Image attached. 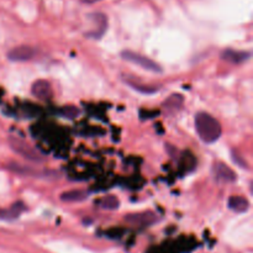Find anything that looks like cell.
Listing matches in <instances>:
<instances>
[{"label": "cell", "instance_id": "cell-1", "mask_svg": "<svg viewBox=\"0 0 253 253\" xmlns=\"http://www.w3.org/2000/svg\"><path fill=\"white\" fill-rule=\"evenodd\" d=\"M195 128L199 137L205 143H214L222 133L221 125L212 115L208 113H199L195 116Z\"/></svg>", "mask_w": 253, "mask_h": 253}, {"label": "cell", "instance_id": "cell-2", "mask_svg": "<svg viewBox=\"0 0 253 253\" xmlns=\"http://www.w3.org/2000/svg\"><path fill=\"white\" fill-rule=\"evenodd\" d=\"M121 56H123L125 61L130 62V63L135 64V66L141 67V68L146 69V71L152 72V73H162V67L157 62L152 61V59L143 56V54H140L133 51H124Z\"/></svg>", "mask_w": 253, "mask_h": 253}, {"label": "cell", "instance_id": "cell-3", "mask_svg": "<svg viewBox=\"0 0 253 253\" xmlns=\"http://www.w3.org/2000/svg\"><path fill=\"white\" fill-rule=\"evenodd\" d=\"M10 146H11V148L17 155L22 156L26 160L32 161V162H42L43 161L42 156L36 150H34L29 143L25 142V141L19 140L16 137H11L10 138Z\"/></svg>", "mask_w": 253, "mask_h": 253}, {"label": "cell", "instance_id": "cell-4", "mask_svg": "<svg viewBox=\"0 0 253 253\" xmlns=\"http://www.w3.org/2000/svg\"><path fill=\"white\" fill-rule=\"evenodd\" d=\"M36 54V49L31 46H17L7 53V58L12 62L31 61Z\"/></svg>", "mask_w": 253, "mask_h": 253}, {"label": "cell", "instance_id": "cell-5", "mask_svg": "<svg viewBox=\"0 0 253 253\" xmlns=\"http://www.w3.org/2000/svg\"><path fill=\"white\" fill-rule=\"evenodd\" d=\"M214 173L215 178L219 183H232L234 180H236V174L234 170H231L226 165H222V163L215 165Z\"/></svg>", "mask_w": 253, "mask_h": 253}, {"label": "cell", "instance_id": "cell-6", "mask_svg": "<svg viewBox=\"0 0 253 253\" xmlns=\"http://www.w3.org/2000/svg\"><path fill=\"white\" fill-rule=\"evenodd\" d=\"M31 91L36 98L42 99V100L48 99L52 94L51 85H49L48 82L43 81V79H40V81L35 82V83L32 84Z\"/></svg>", "mask_w": 253, "mask_h": 253}, {"label": "cell", "instance_id": "cell-7", "mask_svg": "<svg viewBox=\"0 0 253 253\" xmlns=\"http://www.w3.org/2000/svg\"><path fill=\"white\" fill-rule=\"evenodd\" d=\"M222 59L230 62V63L239 64L242 63V62L247 61V59L251 57V54L249 52L245 51H236V49H225L221 53Z\"/></svg>", "mask_w": 253, "mask_h": 253}, {"label": "cell", "instance_id": "cell-8", "mask_svg": "<svg viewBox=\"0 0 253 253\" xmlns=\"http://www.w3.org/2000/svg\"><path fill=\"white\" fill-rule=\"evenodd\" d=\"M229 208L234 210L235 212L239 214H244V212L249 211L250 209V202L245 197L241 195H235L229 199Z\"/></svg>", "mask_w": 253, "mask_h": 253}, {"label": "cell", "instance_id": "cell-9", "mask_svg": "<svg viewBox=\"0 0 253 253\" xmlns=\"http://www.w3.org/2000/svg\"><path fill=\"white\" fill-rule=\"evenodd\" d=\"M91 16L94 17V21L96 22V29L94 30L93 32L88 34L89 36L95 37V39H99L100 36H103V34L105 32L106 30V16L105 15L100 14V12H96V14H93Z\"/></svg>", "mask_w": 253, "mask_h": 253}, {"label": "cell", "instance_id": "cell-10", "mask_svg": "<svg viewBox=\"0 0 253 253\" xmlns=\"http://www.w3.org/2000/svg\"><path fill=\"white\" fill-rule=\"evenodd\" d=\"M61 199L63 200V202L78 203L86 199V193L82 192V190H71V192L63 193V194L61 195Z\"/></svg>", "mask_w": 253, "mask_h": 253}, {"label": "cell", "instance_id": "cell-11", "mask_svg": "<svg viewBox=\"0 0 253 253\" xmlns=\"http://www.w3.org/2000/svg\"><path fill=\"white\" fill-rule=\"evenodd\" d=\"M101 207H103L104 209H109V210L118 209L119 208L118 198L114 197V195H109V197H106L105 199L101 202Z\"/></svg>", "mask_w": 253, "mask_h": 253}, {"label": "cell", "instance_id": "cell-12", "mask_svg": "<svg viewBox=\"0 0 253 253\" xmlns=\"http://www.w3.org/2000/svg\"><path fill=\"white\" fill-rule=\"evenodd\" d=\"M19 215V211H15L14 209L12 210H2L0 209V219H11V217H17Z\"/></svg>", "mask_w": 253, "mask_h": 253}, {"label": "cell", "instance_id": "cell-13", "mask_svg": "<svg viewBox=\"0 0 253 253\" xmlns=\"http://www.w3.org/2000/svg\"><path fill=\"white\" fill-rule=\"evenodd\" d=\"M98 1H101V0H82V2H85V4H94Z\"/></svg>", "mask_w": 253, "mask_h": 253}]
</instances>
